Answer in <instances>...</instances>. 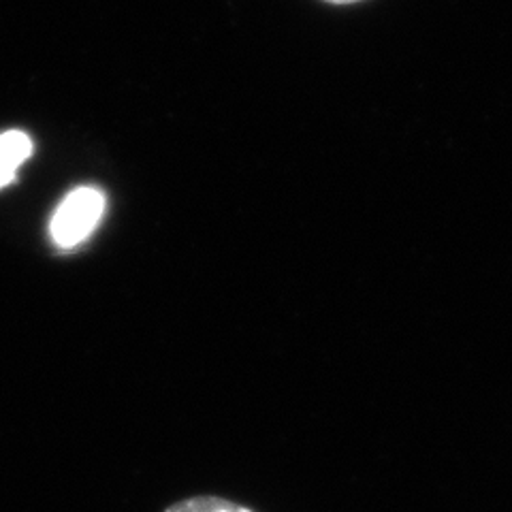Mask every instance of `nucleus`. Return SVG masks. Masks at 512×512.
Wrapping results in <instances>:
<instances>
[{
  "label": "nucleus",
  "instance_id": "obj_1",
  "mask_svg": "<svg viewBox=\"0 0 512 512\" xmlns=\"http://www.w3.org/2000/svg\"><path fill=\"white\" fill-rule=\"evenodd\" d=\"M105 192L94 186H79L56 207L50 222L52 242L62 248L71 250L94 233L105 214Z\"/></svg>",
  "mask_w": 512,
  "mask_h": 512
},
{
  "label": "nucleus",
  "instance_id": "obj_2",
  "mask_svg": "<svg viewBox=\"0 0 512 512\" xmlns=\"http://www.w3.org/2000/svg\"><path fill=\"white\" fill-rule=\"evenodd\" d=\"M32 154V139L22 131H7L0 135V188L9 186L18 169Z\"/></svg>",
  "mask_w": 512,
  "mask_h": 512
},
{
  "label": "nucleus",
  "instance_id": "obj_3",
  "mask_svg": "<svg viewBox=\"0 0 512 512\" xmlns=\"http://www.w3.org/2000/svg\"><path fill=\"white\" fill-rule=\"evenodd\" d=\"M163 512H256L254 508L239 504L220 495H192L167 506Z\"/></svg>",
  "mask_w": 512,
  "mask_h": 512
},
{
  "label": "nucleus",
  "instance_id": "obj_4",
  "mask_svg": "<svg viewBox=\"0 0 512 512\" xmlns=\"http://www.w3.org/2000/svg\"><path fill=\"white\" fill-rule=\"evenodd\" d=\"M325 3H331V5H350V3H359V0H325Z\"/></svg>",
  "mask_w": 512,
  "mask_h": 512
}]
</instances>
